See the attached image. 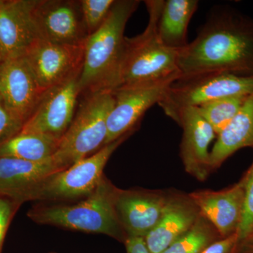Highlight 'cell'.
Segmentation results:
<instances>
[{"label":"cell","instance_id":"cell-29","mask_svg":"<svg viewBox=\"0 0 253 253\" xmlns=\"http://www.w3.org/2000/svg\"><path fill=\"white\" fill-rule=\"evenodd\" d=\"M126 253H151L142 237L129 236L124 243Z\"/></svg>","mask_w":253,"mask_h":253},{"label":"cell","instance_id":"cell-16","mask_svg":"<svg viewBox=\"0 0 253 253\" xmlns=\"http://www.w3.org/2000/svg\"><path fill=\"white\" fill-rule=\"evenodd\" d=\"M189 195L201 214L215 227L221 237L238 234L244 206V189L241 180L220 191L199 190Z\"/></svg>","mask_w":253,"mask_h":253},{"label":"cell","instance_id":"cell-13","mask_svg":"<svg viewBox=\"0 0 253 253\" xmlns=\"http://www.w3.org/2000/svg\"><path fill=\"white\" fill-rule=\"evenodd\" d=\"M46 91L24 57L5 59L0 62V97L23 124Z\"/></svg>","mask_w":253,"mask_h":253},{"label":"cell","instance_id":"cell-4","mask_svg":"<svg viewBox=\"0 0 253 253\" xmlns=\"http://www.w3.org/2000/svg\"><path fill=\"white\" fill-rule=\"evenodd\" d=\"M145 4L149 14L147 26L139 36L126 37L118 87L156 84L179 77V51L164 44L158 34L164 1L148 0Z\"/></svg>","mask_w":253,"mask_h":253},{"label":"cell","instance_id":"cell-21","mask_svg":"<svg viewBox=\"0 0 253 253\" xmlns=\"http://www.w3.org/2000/svg\"><path fill=\"white\" fill-rule=\"evenodd\" d=\"M60 140L36 133L21 132L0 144V157L41 162L52 158Z\"/></svg>","mask_w":253,"mask_h":253},{"label":"cell","instance_id":"cell-22","mask_svg":"<svg viewBox=\"0 0 253 253\" xmlns=\"http://www.w3.org/2000/svg\"><path fill=\"white\" fill-rule=\"evenodd\" d=\"M221 239L215 227L200 214L194 226L161 253H201Z\"/></svg>","mask_w":253,"mask_h":253},{"label":"cell","instance_id":"cell-33","mask_svg":"<svg viewBox=\"0 0 253 253\" xmlns=\"http://www.w3.org/2000/svg\"><path fill=\"white\" fill-rule=\"evenodd\" d=\"M49 253H56V252H50Z\"/></svg>","mask_w":253,"mask_h":253},{"label":"cell","instance_id":"cell-32","mask_svg":"<svg viewBox=\"0 0 253 253\" xmlns=\"http://www.w3.org/2000/svg\"><path fill=\"white\" fill-rule=\"evenodd\" d=\"M4 60V57H3L2 52H1V48H0V62Z\"/></svg>","mask_w":253,"mask_h":253},{"label":"cell","instance_id":"cell-28","mask_svg":"<svg viewBox=\"0 0 253 253\" xmlns=\"http://www.w3.org/2000/svg\"><path fill=\"white\" fill-rule=\"evenodd\" d=\"M239 245L237 233L215 241L201 253H235Z\"/></svg>","mask_w":253,"mask_h":253},{"label":"cell","instance_id":"cell-17","mask_svg":"<svg viewBox=\"0 0 253 253\" xmlns=\"http://www.w3.org/2000/svg\"><path fill=\"white\" fill-rule=\"evenodd\" d=\"M200 211L189 194L169 191L161 219L144 238L151 253H161L194 226Z\"/></svg>","mask_w":253,"mask_h":253},{"label":"cell","instance_id":"cell-9","mask_svg":"<svg viewBox=\"0 0 253 253\" xmlns=\"http://www.w3.org/2000/svg\"><path fill=\"white\" fill-rule=\"evenodd\" d=\"M175 81L121 86L114 89L115 104L108 117L104 146L128 133L134 132L146 111L161 102L169 86Z\"/></svg>","mask_w":253,"mask_h":253},{"label":"cell","instance_id":"cell-25","mask_svg":"<svg viewBox=\"0 0 253 253\" xmlns=\"http://www.w3.org/2000/svg\"><path fill=\"white\" fill-rule=\"evenodd\" d=\"M241 180L244 189V206L242 220L238 231L239 244L253 229V162Z\"/></svg>","mask_w":253,"mask_h":253},{"label":"cell","instance_id":"cell-2","mask_svg":"<svg viewBox=\"0 0 253 253\" xmlns=\"http://www.w3.org/2000/svg\"><path fill=\"white\" fill-rule=\"evenodd\" d=\"M139 4V0H115L106 21L88 37L79 77L81 96L113 91L119 86L126 46L125 30Z\"/></svg>","mask_w":253,"mask_h":253},{"label":"cell","instance_id":"cell-8","mask_svg":"<svg viewBox=\"0 0 253 253\" xmlns=\"http://www.w3.org/2000/svg\"><path fill=\"white\" fill-rule=\"evenodd\" d=\"M79 77L47 89L21 131L61 140L77 111L78 98L81 96Z\"/></svg>","mask_w":253,"mask_h":253},{"label":"cell","instance_id":"cell-12","mask_svg":"<svg viewBox=\"0 0 253 253\" xmlns=\"http://www.w3.org/2000/svg\"><path fill=\"white\" fill-rule=\"evenodd\" d=\"M169 191L144 189L116 191L115 210L127 237L147 235L158 224L166 208Z\"/></svg>","mask_w":253,"mask_h":253},{"label":"cell","instance_id":"cell-26","mask_svg":"<svg viewBox=\"0 0 253 253\" xmlns=\"http://www.w3.org/2000/svg\"><path fill=\"white\" fill-rule=\"evenodd\" d=\"M22 203L6 195L0 194V253H2L6 232Z\"/></svg>","mask_w":253,"mask_h":253},{"label":"cell","instance_id":"cell-31","mask_svg":"<svg viewBox=\"0 0 253 253\" xmlns=\"http://www.w3.org/2000/svg\"><path fill=\"white\" fill-rule=\"evenodd\" d=\"M240 244H253V229L250 233L249 236L246 237V239L244 240L243 242L240 243Z\"/></svg>","mask_w":253,"mask_h":253},{"label":"cell","instance_id":"cell-19","mask_svg":"<svg viewBox=\"0 0 253 253\" xmlns=\"http://www.w3.org/2000/svg\"><path fill=\"white\" fill-rule=\"evenodd\" d=\"M246 147L253 148V94L248 96L239 113L216 138L210 157L211 172Z\"/></svg>","mask_w":253,"mask_h":253},{"label":"cell","instance_id":"cell-10","mask_svg":"<svg viewBox=\"0 0 253 253\" xmlns=\"http://www.w3.org/2000/svg\"><path fill=\"white\" fill-rule=\"evenodd\" d=\"M84 45L58 44L40 39L23 57L41 85L47 90L81 76Z\"/></svg>","mask_w":253,"mask_h":253},{"label":"cell","instance_id":"cell-6","mask_svg":"<svg viewBox=\"0 0 253 253\" xmlns=\"http://www.w3.org/2000/svg\"><path fill=\"white\" fill-rule=\"evenodd\" d=\"M83 97L53 156L63 169L99 151L107 136L108 117L115 104L113 91H99Z\"/></svg>","mask_w":253,"mask_h":253},{"label":"cell","instance_id":"cell-15","mask_svg":"<svg viewBox=\"0 0 253 253\" xmlns=\"http://www.w3.org/2000/svg\"><path fill=\"white\" fill-rule=\"evenodd\" d=\"M175 122L182 128L180 157L188 174L205 181L211 172V143L217 134L196 108H187L178 115Z\"/></svg>","mask_w":253,"mask_h":253},{"label":"cell","instance_id":"cell-5","mask_svg":"<svg viewBox=\"0 0 253 253\" xmlns=\"http://www.w3.org/2000/svg\"><path fill=\"white\" fill-rule=\"evenodd\" d=\"M133 133H128L69 168L44 178L23 194L21 202H71L86 197L99 184L113 153Z\"/></svg>","mask_w":253,"mask_h":253},{"label":"cell","instance_id":"cell-24","mask_svg":"<svg viewBox=\"0 0 253 253\" xmlns=\"http://www.w3.org/2000/svg\"><path fill=\"white\" fill-rule=\"evenodd\" d=\"M88 35L97 31L106 21L115 0H80Z\"/></svg>","mask_w":253,"mask_h":253},{"label":"cell","instance_id":"cell-27","mask_svg":"<svg viewBox=\"0 0 253 253\" xmlns=\"http://www.w3.org/2000/svg\"><path fill=\"white\" fill-rule=\"evenodd\" d=\"M23 126L0 97V144L21 132Z\"/></svg>","mask_w":253,"mask_h":253},{"label":"cell","instance_id":"cell-7","mask_svg":"<svg viewBox=\"0 0 253 253\" xmlns=\"http://www.w3.org/2000/svg\"><path fill=\"white\" fill-rule=\"evenodd\" d=\"M253 94V77L212 73L179 78L168 88L158 104L175 122L179 113L187 108H197L214 100Z\"/></svg>","mask_w":253,"mask_h":253},{"label":"cell","instance_id":"cell-30","mask_svg":"<svg viewBox=\"0 0 253 253\" xmlns=\"http://www.w3.org/2000/svg\"><path fill=\"white\" fill-rule=\"evenodd\" d=\"M235 253H253V244H239Z\"/></svg>","mask_w":253,"mask_h":253},{"label":"cell","instance_id":"cell-3","mask_svg":"<svg viewBox=\"0 0 253 253\" xmlns=\"http://www.w3.org/2000/svg\"><path fill=\"white\" fill-rule=\"evenodd\" d=\"M118 188L105 176L96 189L78 201L36 203L27 213L38 224L109 236L124 244L127 239L115 210Z\"/></svg>","mask_w":253,"mask_h":253},{"label":"cell","instance_id":"cell-14","mask_svg":"<svg viewBox=\"0 0 253 253\" xmlns=\"http://www.w3.org/2000/svg\"><path fill=\"white\" fill-rule=\"evenodd\" d=\"M36 0H0V48L5 59L23 57L41 39L33 9Z\"/></svg>","mask_w":253,"mask_h":253},{"label":"cell","instance_id":"cell-11","mask_svg":"<svg viewBox=\"0 0 253 253\" xmlns=\"http://www.w3.org/2000/svg\"><path fill=\"white\" fill-rule=\"evenodd\" d=\"M33 16L41 39L82 46L89 37L80 0H36Z\"/></svg>","mask_w":253,"mask_h":253},{"label":"cell","instance_id":"cell-18","mask_svg":"<svg viewBox=\"0 0 253 253\" xmlns=\"http://www.w3.org/2000/svg\"><path fill=\"white\" fill-rule=\"evenodd\" d=\"M62 170L54 157L41 162L0 157V194L21 202V197L31 188L48 176Z\"/></svg>","mask_w":253,"mask_h":253},{"label":"cell","instance_id":"cell-1","mask_svg":"<svg viewBox=\"0 0 253 253\" xmlns=\"http://www.w3.org/2000/svg\"><path fill=\"white\" fill-rule=\"evenodd\" d=\"M179 78L219 73L253 77V18L229 6L212 10L179 51Z\"/></svg>","mask_w":253,"mask_h":253},{"label":"cell","instance_id":"cell-20","mask_svg":"<svg viewBox=\"0 0 253 253\" xmlns=\"http://www.w3.org/2000/svg\"><path fill=\"white\" fill-rule=\"evenodd\" d=\"M197 0L164 1L158 23V34L168 47L180 51L188 44V27L199 7Z\"/></svg>","mask_w":253,"mask_h":253},{"label":"cell","instance_id":"cell-23","mask_svg":"<svg viewBox=\"0 0 253 253\" xmlns=\"http://www.w3.org/2000/svg\"><path fill=\"white\" fill-rule=\"evenodd\" d=\"M249 96L221 98L201 105L196 109L218 135L234 119Z\"/></svg>","mask_w":253,"mask_h":253}]
</instances>
